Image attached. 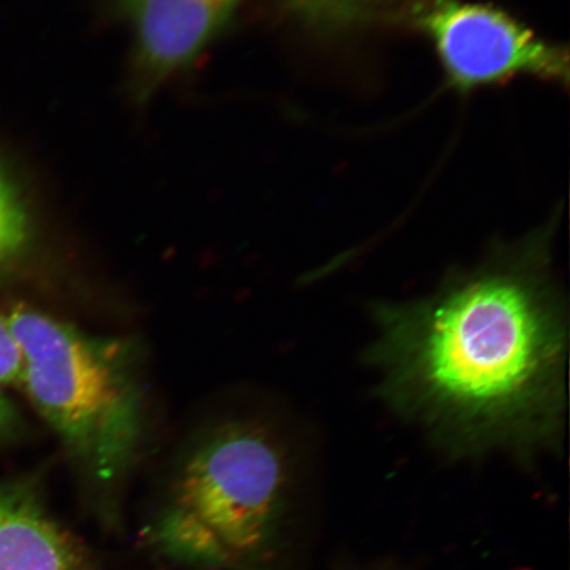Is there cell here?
<instances>
[{"label":"cell","instance_id":"9c48e42d","mask_svg":"<svg viewBox=\"0 0 570 570\" xmlns=\"http://www.w3.org/2000/svg\"><path fill=\"white\" fill-rule=\"evenodd\" d=\"M23 355L7 317L0 315V387L20 384Z\"/></svg>","mask_w":570,"mask_h":570},{"label":"cell","instance_id":"5b68a950","mask_svg":"<svg viewBox=\"0 0 570 570\" xmlns=\"http://www.w3.org/2000/svg\"><path fill=\"white\" fill-rule=\"evenodd\" d=\"M240 0H118L134 33L138 96L147 98L216 39Z\"/></svg>","mask_w":570,"mask_h":570},{"label":"cell","instance_id":"277c9868","mask_svg":"<svg viewBox=\"0 0 570 570\" xmlns=\"http://www.w3.org/2000/svg\"><path fill=\"white\" fill-rule=\"evenodd\" d=\"M404 20L431 42L454 90L469 92L520 77L569 82L568 48L494 4L419 0Z\"/></svg>","mask_w":570,"mask_h":570},{"label":"cell","instance_id":"30bf717a","mask_svg":"<svg viewBox=\"0 0 570 570\" xmlns=\"http://www.w3.org/2000/svg\"><path fill=\"white\" fill-rule=\"evenodd\" d=\"M20 425L16 405L0 391V438L9 436Z\"/></svg>","mask_w":570,"mask_h":570},{"label":"cell","instance_id":"ba28073f","mask_svg":"<svg viewBox=\"0 0 570 570\" xmlns=\"http://www.w3.org/2000/svg\"><path fill=\"white\" fill-rule=\"evenodd\" d=\"M30 219L16 185L0 166V266L10 265L30 242Z\"/></svg>","mask_w":570,"mask_h":570},{"label":"cell","instance_id":"3957f363","mask_svg":"<svg viewBox=\"0 0 570 570\" xmlns=\"http://www.w3.org/2000/svg\"><path fill=\"white\" fill-rule=\"evenodd\" d=\"M284 483L282 448L267 426L240 420L213 428L185 459L155 543L189 566H245L268 543Z\"/></svg>","mask_w":570,"mask_h":570},{"label":"cell","instance_id":"8992f818","mask_svg":"<svg viewBox=\"0 0 570 570\" xmlns=\"http://www.w3.org/2000/svg\"><path fill=\"white\" fill-rule=\"evenodd\" d=\"M0 570H92L31 482L0 484Z\"/></svg>","mask_w":570,"mask_h":570},{"label":"cell","instance_id":"7a4b0ae2","mask_svg":"<svg viewBox=\"0 0 570 570\" xmlns=\"http://www.w3.org/2000/svg\"><path fill=\"white\" fill-rule=\"evenodd\" d=\"M6 317L23 355L20 384L36 411L92 480L116 482L146 433L138 348L26 305Z\"/></svg>","mask_w":570,"mask_h":570},{"label":"cell","instance_id":"6da1fadb","mask_svg":"<svg viewBox=\"0 0 570 570\" xmlns=\"http://www.w3.org/2000/svg\"><path fill=\"white\" fill-rule=\"evenodd\" d=\"M558 213L430 295L377 303L366 361L392 412L452 459L558 449L569 320L553 263Z\"/></svg>","mask_w":570,"mask_h":570},{"label":"cell","instance_id":"52a82bcc","mask_svg":"<svg viewBox=\"0 0 570 570\" xmlns=\"http://www.w3.org/2000/svg\"><path fill=\"white\" fill-rule=\"evenodd\" d=\"M306 23L324 31L346 30L370 21L405 18L412 0H288ZM419 0H416V3Z\"/></svg>","mask_w":570,"mask_h":570}]
</instances>
